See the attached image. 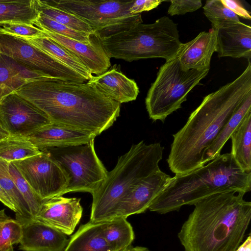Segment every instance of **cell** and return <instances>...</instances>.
Masks as SVG:
<instances>
[{
    "label": "cell",
    "instance_id": "6",
    "mask_svg": "<svg viewBox=\"0 0 251 251\" xmlns=\"http://www.w3.org/2000/svg\"><path fill=\"white\" fill-rule=\"evenodd\" d=\"M100 40L110 58L128 62L152 58L170 60L176 55L182 43L177 25L167 16L152 24H137Z\"/></svg>",
    "mask_w": 251,
    "mask_h": 251
},
{
    "label": "cell",
    "instance_id": "37",
    "mask_svg": "<svg viewBox=\"0 0 251 251\" xmlns=\"http://www.w3.org/2000/svg\"><path fill=\"white\" fill-rule=\"evenodd\" d=\"M163 1L160 0H133L129 10L132 15L141 14L142 12L150 11L157 7Z\"/></svg>",
    "mask_w": 251,
    "mask_h": 251
},
{
    "label": "cell",
    "instance_id": "7",
    "mask_svg": "<svg viewBox=\"0 0 251 251\" xmlns=\"http://www.w3.org/2000/svg\"><path fill=\"white\" fill-rule=\"evenodd\" d=\"M209 69L185 70L176 55L159 68L145 99L149 117L163 122L181 107L189 92L208 74Z\"/></svg>",
    "mask_w": 251,
    "mask_h": 251
},
{
    "label": "cell",
    "instance_id": "27",
    "mask_svg": "<svg viewBox=\"0 0 251 251\" xmlns=\"http://www.w3.org/2000/svg\"><path fill=\"white\" fill-rule=\"evenodd\" d=\"M39 14L35 0H0V26L11 23L33 25Z\"/></svg>",
    "mask_w": 251,
    "mask_h": 251
},
{
    "label": "cell",
    "instance_id": "35",
    "mask_svg": "<svg viewBox=\"0 0 251 251\" xmlns=\"http://www.w3.org/2000/svg\"><path fill=\"white\" fill-rule=\"evenodd\" d=\"M7 34L23 38L40 37L44 36L42 29L32 25L11 23L0 26Z\"/></svg>",
    "mask_w": 251,
    "mask_h": 251
},
{
    "label": "cell",
    "instance_id": "11",
    "mask_svg": "<svg viewBox=\"0 0 251 251\" xmlns=\"http://www.w3.org/2000/svg\"><path fill=\"white\" fill-rule=\"evenodd\" d=\"M13 162L22 176L42 199L62 196L68 178L59 164L46 151Z\"/></svg>",
    "mask_w": 251,
    "mask_h": 251
},
{
    "label": "cell",
    "instance_id": "13",
    "mask_svg": "<svg viewBox=\"0 0 251 251\" xmlns=\"http://www.w3.org/2000/svg\"><path fill=\"white\" fill-rule=\"evenodd\" d=\"M80 200L62 196L44 200L34 220L49 225L66 235H70L82 217L83 208Z\"/></svg>",
    "mask_w": 251,
    "mask_h": 251
},
{
    "label": "cell",
    "instance_id": "43",
    "mask_svg": "<svg viewBox=\"0 0 251 251\" xmlns=\"http://www.w3.org/2000/svg\"><path fill=\"white\" fill-rule=\"evenodd\" d=\"M8 135V133L2 127L0 123V141Z\"/></svg>",
    "mask_w": 251,
    "mask_h": 251
},
{
    "label": "cell",
    "instance_id": "41",
    "mask_svg": "<svg viewBox=\"0 0 251 251\" xmlns=\"http://www.w3.org/2000/svg\"><path fill=\"white\" fill-rule=\"evenodd\" d=\"M10 219L11 218L6 214L5 209L0 210V226Z\"/></svg>",
    "mask_w": 251,
    "mask_h": 251
},
{
    "label": "cell",
    "instance_id": "14",
    "mask_svg": "<svg viewBox=\"0 0 251 251\" xmlns=\"http://www.w3.org/2000/svg\"><path fill=\"white\" fill-rule=\"evenodd\" d=\"M172 177L160 169L143 180L122 200L114 218H125L144 212L168 186Z\"/></svg>",
    "mask_w": 251,
    "mask_h": 251
},
{
    "label": "cell",
    "instance_id": "25",
    "mask_svg": "<svg viewBox=\"0 0 251 251\" xmlns=\"http://www.w3.org/2000/svg\"><path fill=\"white\" fill-rule=\"evenodd\" d=\"M97 223L112 251H123L131 246L134 233L126 218H114Z\"/></svg>",
    "mask_w": 251,
    "mask_h": 251
},
{
    "label": "cell",
    "instance_id": "30",
    "mask_svg": "<svg viewBox=\"0 0 251 251\" xmlns=\"http://www.w3.org/2000/svg\"><path fill=\"white\" fill-rule=\"evenodd\" d=\"M38 11L55 21L74 30L92 34L95 30L86 22L71 13L46 3L45 0H35Z\"/></svg>",
    "mask_w": 251,
    "mask_h": 251
},
{
    "label": "cell",
    "instance_id": "3",
    "mask_svg": "<svg viewBox=\"0 0 251 251\" xmlns=\"http://www.w3.org/2000/svg\"><path fill=\"white\" fill-rule=\"evenodd\" d=\"M245 194L222 192L195 204L178 233L185 251H236L251 218V202Z\"/></svg>",
    "mask_w": 251,
    "mask_h": 251
},
{
    "label": "cell",
    "instance_id": "34",
    "mask_svg": "<svg viewBox=\"0 0 251 251\" xmlns=\"http://www.w3.org/2000/svg\"><path fill=\"white\" fill-rule=\"evenodd\" d=\"M22 237V225L17 220L10 219L0 226V248L19 244Z\"/></svg>",
    "mask_w": 251,
    "mask_h": 251
},
{
    "label": "cell",
    "instance_id": "39",
    "mask_svg": "<svg viewBox=\"0 0 251 251\" xmlns=\"http://www.w3.org/2000/svg\"><path fill=\"white\" fill-rule=\"evenodd\" d=\"M0 201L9 209L16 212L15 207L8 194L0 186Z\"/></svg>",
    "mask_w": 251,
    "mask_h": 251
},
{
    "label": "cell",
    "instance_id": "12",
    "mask_svg": "<svg viewBox=\"0 0 251 251\" xmlns=\"http://www.w3.org/2000/svg\"><path fill=\"white\" fill-rule=\"evenodd\" d=\"M51 122L44 112L15 93L0 101V123L9 135L27 137Z\"/></svg>",
    "mask_w": 251,
    "mask_h": 251
},
{
    "label": "cell",
    "instance_id": "32",
    "mask_svg": "<svg viewBox=\"0 0 251 251\" xmlns=\"http://www.w3.org/2000/svg\"><path fill=\"white\" fill-rule=\"evenodd\" d=\"M9 171L18 191L26 203L34 219L44 201L34 191L13 162L9 163Z\"/></svg>",
    "mask_w": 251,
    "mask_h": 251
},
{
    "label": "cell",
    "instance_id": "22",
    "mask_svg": "<svg viewBox=\"0 0 251 251\" xmlns=\"http://www.w3.org/2000/svg\"><path fill=\"white\" fill-rule=\"evenodd\" d=\"M63 251H112L101 232L99 223L89 221L73 234Z\"/></svg>",
    "mask_w": 251,
    "mask_h": 251
},
{
    "label": "cell",
    "instance_id": "29",
    "mask_svg": "<svg viewBox=\"0 0 251 251\" xmlns=\"http://www.w3.org/2000/svg\"><path fill=\"white\" fill-rule=\"evenodd\" d=\"M9 163L0 158V186L8 194L15 207L16 220L20 223L31 220L33 219L28 207L10 174Z\"/></svg>",
    "mask_w": 251,
    "mask_h": 251
},
{
    "label": "cell",
    "instance_id": "33",
    "mask_svg": "<svg viewBox=\"0 0 251 251\" xmlns=\"http://www.w3.org/2000/svg\"><path fill=\"white\" fill-rule=\"evenodd\" d=\"M203 9L214 29L227 24L240 22L238 16L224 5L221 0H207Z\"/></svg>",
    "mask_w": 251,
    "mask_h": 251
},
{
    "label": "cell",
    "instance_id": "4",
    "mask_svg": "<svg viewBox=\"0 0 251 251\" xmlns=\"http://www.w3.org/2000/svg\"><path fill=\"white\" fill-rule=\"evenodd\" d=\"M251 190V172L243 171L230 153L220 154L205 165L186 174L175 175L152 201L151 211L166 214L186 205H194L212 195Z\"/></svg>",
    "mask_w": 251,
    "mask_h": 251
},
{
    "label": "cell",
    "instance_id": "24",
    "mask_svg": "<svg viewBox=\"0 0 251 251\" xmlns=\"http://www.w3.org/2000/svg\"><path fill=\"white\" fill-rule=\"evenodd\" d=\"M230 139V153L234 160L243 171L251 172V111L245 115Z\"/></svg>",
    "mask_w": 251,
    "mask_h": 251
},
{
    "label": "cell",
    "instance_id": "38",
    "mask_svg": "<svg viewBox=\"0 0 251 251\" xmlns=\"http://www.w3.org/2000/svg\"><path fill=\"white\" fill-rule=\"evenodd\" d=\"M221 1L224 5L236 15L249 20L251 19L250 13L245 9L238 1L232 0H221Z\"/></svg>",
    "mask_w": 251,
    "mask_h": 251
},
{
    "label": "cell",
    "instance_id": "40",
    "mask_svg": "<svg viewBox=\"0 0 251 251\" xmlns=\"http://www.w3.org/2000/svg\"><path fill=\"white\" fill-rule=\"evenodd\" d=\"M236 251H251V237L250 235Z\"/></svg>",
    "mask_w": 251,
    "mask_h": 251
},
{
    "label": "cell",
    "instance_id": "17",
    "mask_svg": "<svg viewBox=\"0 0 251 251\" xmlns=\"http://www.w3.org/2000/svg\"><path fill=\"white\" fill-rule=\"evenodd\" d=\"M22 237L19 249L23 251H63L69 240L58 229L32 219L20 223Z\"/></svg>",
    "mask_w": 251,
    "mask_h": 251
},
{
    "label": "cell",
    "instance_id": "1",
    "mask_svg": "<svg viewBox=\"0 0 251 251\" xmlns=\"http://www.w3.org/2000/svg\"><path fill=\"white\" fill-rule=\"evenodd\" d=\"M251 93V63L233 81L206 96L173 136L167 161L175 175L204 166L206 150L245 98Z\"/></svg>",
    "mask_w": 251,
    "mask_h": 251
},
{
    "label": "cell",
    "instance_id": "9",
    "mask_svg": "<svg viewBox=\"0 0 251 251\" xmlns=\"http://www.w3.org/2000/svg\"><path fill=\"white\" fill-rule=\"evenodd\" d=\"M43 151L59 164L68 176V184L62 195L73 192L92 194L107 177L108 171L96 154L94 140L85 144Z\"/></svg>",
    "mask_w": 251,
    "mask_h": 251
},
{
    "label": "cell",
    "instance_id": "31",
    "mask_svg": "<svg viewBox=\"0 0 251 251\" xmlns=\"http://www.w3.org/2000/svg\"><path fill=\"white\" fill-rule=\"evenodd\" d=\"M38 28L85 44L90 42L91 35L72 29L40 13L33 22Z\"/></svg>",
    "mask_w": 251,
    "mask_h": 251
},
{
    "label": "cell",
    "instance_id": "2",
    "mask_svg": "<svg viewBox=\"0 0 251 251\" xmlns=\"http://www.w3.org/2000/svg\"><path fill=\"white\" fill-rule=\"evenodd\" d=\"M14 93L44 112L52 122L98 135L120 115L121 104L88 82L41 77L29 81Z\"/></svg>",
    "mask_w": 251,
    "mask_h": 251
},
{
    "label": "cell",
    "instance_id": "23",
    "mask_svg": "<svg viewBox=\"0 0 251 251\" xmlns=\"http://www.w3.org/2000/svg\"><path fill=\"white\" fill-rule=\"evenodd\" d=\"M21 38L75 71L86 81L90 80L93 76L77 57L45 35L40 37Z\"/></svg>",
    "mask_w": 251,
    "mask_h": 251
},
{
    "label": "cell",
    "instance_id": "19",
    "mask_svg": "<svg viewBox=\"0 0 251 251\" xmlns=\"http://www.w3.org/2000/svg\"><path fill=\"white\" fill-rule=\"evenodd\" d=\"M217 48V35L213 28L200 32L195 38L181 43L177 55L182 68L209 69L212 56Z\"/></svg>",
    "mask_w": 251,
    "mask_h": 251
},
{
    "label": "cell",
    "instance_id": "44",
    "mask_svg": "<svg viewBox=\"0 0 251 251\" xmlns=\"http://www.w3.org/2000/svg\"><path fill=\"white\" fill-rule=\"evenodd\" d=\"M0 251H14L13 246L5 245L0 248Z\"/></svg>",
    "mask_w": 251,
    "mask_h": 251
},
{
    "label": "cell",
    "instance_id": "18",
    "mask_svg": "<svg viewBox=\"0 0 251 251\" xmlns=\"http://www.w3.org/2000/svg\"><path fill=\"white\" fill-rule=\"evenodd\" d=\"M218 57H251V27L241 22L224 25L215 29Z\"/></svg>",
    "mask_w": 251,
    "mask_h": 251
},
{
    "label": "cell",
    "instance_id": "36",
    "mask_svg": "<svg viewBox=\"0 0 251 251\" xmlns=\"http://www.w3.org/2000/svg\"><path fill=\"white\" fill-rule=\"evenodd\" d=\"M168 13L171 16L184 15L187 13L193 12L202 6L201 0H172Z\"/></svg>",
    "mask_w": 251,
    "mask_h": 251
},
{
    "label": "cell",
    "instance_id": "21",
    "mask_svg": "<svg viewBox=\"0 0 251 251\" xmlns=\"http://www.w3.org/2000/svg\"><path fill=\"white\" fill-rule=\"evenodd\" d=\"M48 77L0 52V101L34 79Z\"/></svg>",
    "mask_w": 251,
    "mask_h": 251
},
{
    "label": "cell",
    "instance_id": "8",
    "mask_svg": "<svg viewBox=\"0 0 251 251\" xmlns=\"http://www.w3.org/2000/svg\"><path fill=\"white\" fill-rule=\"evenodd\" d=\"M48 4L81 18L102 39L143 22L141 14L132 15L130 8L133 0H51Z\"/></svg>",
    "mask_w": 251,
    "mask_h": 251
},
{
    "label": "cell",
    "instance_id": "26",
    "mask_svg": "<svg viewBox=\"0 0 251 251\" xmlns=\"http://www.w3.org/2000/svg\"><path fill=\"white\" fill-rule=\"evenodd\" d=\"M250 111H251V93L241 102L211 145L206 150L203 159L204 165L221 154L224 146Z\"/></svg>",
    "mask_w": 251,
    "mask_h": 251
},
{
    "label": "cell",
    "instance_id": "15",
    "mask_svg": "<svg viewBox=\"0 0 251 251\" xmlns=\"http://www.w3.org/2000/svg\"><path fill=\"white\" fill-rule=\"evenodd\" d=\"M42 30L46 36L63 47L77 57L92 75H100L110 67V58L95 33L91 35L90 42L85 44L45 30Z\"/></svg>",
    "mask_w": 251,
    "mask_h": 251
},
{
    "label": "cell",
    "instance_id": "5",
    "mask_svg": "<svg viewBox=\"0 0 251 251\" xmlns=\"http://www.w3.org/2000/svg\"><path fill=\"white\" fill-rule=\"evenodd\" d=\"M164 148L160 143L146 144L141 141L119 157L115 168L92 194L90 221L112 219L125 197L143 180L160 169Z\"/></svg>",
    "mask_w": 251,
    "mask_h": 251
},
{
    "label": "cell",
    "instance_id": "10",
    "mask_svg": "<svg viewBox=\"0 0 251 251\" xmlns=\"http://www.w3.org/2000/svg\"><path fill=\"white\" fill-rule=\"evenodd\" d=\"M0 52L48 77L80 83L86 81L75 71L22 38L5 33L0 27Z\"/></svg>",
    "mask_w": 251,
    "mask_h": 251
},
{
    "label": "cell",
    "instance_id": "20",
    "mask_svg": "<svg viewBox=\"0 0 251 251\" xmlns=\"http://www.w3.org/2000/svg\"><path fill=\"white\" fill-rule=\"evenodd\" d=\"M87 82L120 104L135 100L139 92L136 82L118 70L116 65L100 75L93 76Z\"/></svg>",
    "mask_w": 251,
    "mask_h": 251
},
{
    "label": "cell",
    "instance_id": "42",
    "mask_svg": "<svg viewBox=\"0 0 251 251\" xmlns=\"http://www.w3.org/2000/svg\"><path fill=\"white\" fill-rule=\"evenodd\" d=\"M123 251H150L148 249L143 247H132L131 246Z\"/></svg>",
    "mask_w": 251,
    "mask_h": 251
},
{
    "label": "cell",
    "instance_id": "16",
    "mask_svg": "<svg viewBox=\"0 0 251 251\" xmlns=\"http://www.w3.org/2000/svg\"><path fill=\"white\" fill-rule=\"evenodd\" d=\"M95 132L51 122L40 128L26 138L40 151L85 144L94 140Z\"/></svg>",
    "mask_w": 251,
    "mask_h": 251
},
{
    "label": "cell",
    "instance_id": "28",
    "mask_svg": "<svg viewBox=\"0 0 251 251\" xmlns=\"http://www.w3.org/2000/svg\"><path fill=\"white\" fill-rule=\"evenodd\" d=\"M26 137L8 135L0 141V158L8 163L41 153Z\"/></svg>",
    "mask_w": 251,
    "mask_h": 251
}]
</instances>
